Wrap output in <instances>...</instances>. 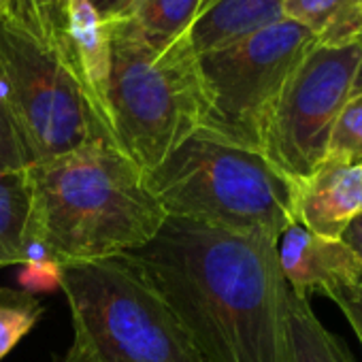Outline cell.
Here are the masks:
<instances>
[{
    "label": "cell",
    "mask_w": 362,
    "mask_h": 362,
    "mask_svg": "<svg viewBox=\"0 0 362 362\" xmlns=\"http://www.w3.org/2000/svg\"><path fill=\"white\" fill-rule=\"evenodd\" d=\"M28 239L64 264L122 256L149 243L166 214L145 170L117 145L92 141L30 164Z\"/></svg>",
    "instance_id": "cell-2"
},
{
    "label": "cell",
    "mask_w": 362,
    "mask_h": 362,
    "mask_svg": "<svg viewBox=\"0 0 362 362\" xmlns=\"http://www.w3.org/2000/svg\"><path fill=\"white\" fill-rule=\"evenodd\" d=\"M30 226L28 173L0 175V267L22 264Z\"/></svg>",
    "instance_id": "cell-14"
},
{
    "label": "cell",
    "mask_w": 362,
    "mask_h": 362,
    "mask_svg": "<svg viewBox=\"0 0 362 362\" xmlns=\"http://www.w3.org/2000/svg\"><path fill=\"white\" fill-rule=\"evenodd\" d=\"M43 307L26 290L0 288V360H3L37 324Z\"/></svg>",
    "instance_id": "cell-17"
},
{
    "label": "cell",
    "mask_w": 362,
    "mask_h": 362,
    "mask_svg": "<svg viewBox=\"0 0 362 362\" xmlns=\"http://www.w3.org/2000/svg\"><path fill=\"white\" fill-rule=\"evenodd\" d=\"M173 311L203 362H292L290 286L277 237L166 218L122 254Z\"/></svg>",
    "instance_id": "cell-1"
},
{
    "label": "cell",
    "mask_w": 362,
    "mask_h": 362,
    "mask_svg": "<svg viewBox=\"0 0 362 362\" xmlns=\"http://www.w3.org/2000/svg\"><path fill=\"white\" fill-rule=\"evenodd\" d=\"M284 20L307 28L324 45L354 41L360 35L362 0H284Z\"/></svg>",
    "instance_id": "cell-13"
},
{
    "label": "cell",
    "mask_w": 362,
    "mask_h": 362,
    "mask_svg": "<svg viewBox=\"0 0 362 362\" xmlns=\"http://www.w3.org/2000/svg\"><path fill=\"white\" fill-rule=\"evenodd\" d=\"M324 162L362 164V94L349 96L339 113Z\"/></svg>",
    "instance_id": "cell-19"
},
{
    "label": "cell",
    "mask_w": 362,
    "mask_h": 362,
    "mask_svg": "<svg viewBox=\"0 0 362 362\" xmlns=\"http://www.w3.org/2000/svg\"><path fill=\"white\" fill-rule=\"evenodd\" d=\"M166 218L273 235L294 224V184L262 151L199 130L145 173Z\"/></svg>",
    "instance_id": "cell-4"
},
{
    "label": "cell",
    "mask_w": 362,
    "mask_h": 362,
    "mask_svg": "<svg viewBox=\"0 0 362 362\" xmlns=\"http://www.w3.org/2000/svg\"><path fill=\"white\" fill-rule=\"evenodd\" d=\"M288 330L292 362H354L339 337L322 326L305 296L290 290Z\"/></svg>",
    "instance_id": "cell-15"
},
{
    "label": "cell",
    "mask_w": 362,
    "mask_h": 362,
    "mask_svg": "<svg viewBox=\"0 0 362 362\" xmlns=\"http://www.w3.org/2000/svg\"><path fill=\"white\" fill-rule=\"evenodd\" d=\"M90 5L103 22H115L130 16L134 0H90Z\"/></svg>",
    "instance_id": "cell-23"
},
{
    "label": "cell",
    "mask_w": 362,
    "mask_h": 362,
    "mask_svg": "<svg viewBox=\"0 0 362 362\" xmlns=\"http://www.w3.org/2000/svg\"><path fill=\"white\" fill-rule=\"evenodd\" d=\"M5 3L62 58L69 0H5Z\"/></svg>",
    "instance_id": "cell-18"
},
{
    "label": "cell",
    "mask_w": 362,
    "mask_h": 362,
    "mask_svg": "<svg viewBox=\"0 0 362 362\" xmlns=\"http://www.w3.org/2000/svg\"><path fill=\"white\" fill-rule=\"evenodd\" d=\"M30 164L33 158L16 119L9 92L0 79V175L26 170Z\"/></svg>",
    "instance_id": "cell-20"
},
{
    "label": "cell",
    "mask_w": 362,
    "mask_h": 362,
    "mask_svg": "<svg viewBox=\"0 0 362 362\" xmlns=\"http://www.w3.org/2000/svg\"><path fill=\"white\" fill-rule=\"evenodd\" d=\"M73 343L58 362H203L173 311L126 256L64 264Z\"/></svg>",
    "instance_id": "cell-5"
},
{
    "label": "cell",
    "mask_w": 362,
    "mask_h": 362,
    "mask_svg": "<svg viewBox=\"0 0 362 362\" xmlns=\"http://www.w3.org/2000/svg\"><path fill=\"white\" fill-rule=\"evenodd\" d=\"M339 241H343V243L358 256V260L362 262V214L356 216V218L347 224V228L343 230V235H341Z\"/></svg>",
    "instance_id": "cell-24"
},
{
    "label": "cell",
    "mask_w": 362,
    "mask_h": 362,
    "mask_svg": "<svg viewBox=\"0 0 362 362\" xmlns=\"http://www.w3.org/2000/svg\"><path fill=\"white\" fill-rule=\"evenodd\" d=\"M360 41H362V35H360ZM358 94H362V58H360L356 79H354V86H351V96H358Z\"/></svg>",
    "instance_id": "cell-25"
},
{
    "label": "cell",
    "mask_w": 362,
    "mask_h": 362,
    "mask_svg": "<svg viewBox=\"0 0 362 362\" xmlns=\"http://www.w3.org/2000/svg\"><path fill=\"white\" fill-rule=\"evenodd\" d=\"M345 315V320L349 322V326L354 328L360 345H362V284L354 286V288H345L339 290L334 294L328 296Z\"/></svg>",
    "instance_id": "cell-22"
},
{
    "label": "cell",
    "mask_w": 362,
    "mask_h": 362,
    "mask_svg": "<svg viewBox=\"0 0 362 362\" xmlns=\"http://www.w3.org/2000/svg\"><path fill=\"white\" fill-rule=\"evenodd\" d=\"M62 62L77 81L94 119L113 143L109 113L111 37L109 24L98 18L90 0H69Z\"/></svg>",
    "instance_id": "cell-10"
},
{
    "label": "cell",
    "mask_w": 362,
    "mask_h": 362,
    "mask_svg": "<svg viewBox=\"0 0 362 362\" xmlns=\"http://www.w3.org/2000/svg\"><path fill=\"white\" fill-rule=\"evenodd\" d=\"M109 24V113L113 143L145 173L197 134L207 115L190 33L147 37L130 18Z\"/></svg>",
    "instance_id": "cell-3"
},
{
    "label": "cell",
    "mask_w": 362,
    "mask_h": 362,
    "mask_svg": "<svg viewBox=\"0 0 362 362\" xmlns=\"http://www.w3.org/2000/svg\"><path fill=\"white\" fill-rule=\"evenodd\" d=\"M277 256L290 290L305 298L362 284V262L343 241L317 237L296 222L277 239Z\"/></svg>",
    "instance_id": "cell-9"
},
{
    "label": "cell",
    "mask_w": 362,
    "mask_h": 362,
    "mask_svg": "<svg viewBox=\"0 0 362 362\" xmlns=\"http://www.w3.org/2000/svg\"><path fill=\"white\" fill-rule=\"evenodd\" d=\"M294 222L305 230L341 239L362 214V164L322 162L309 177L294 181Z\"/></svg>",
    "instance_id": "cell-11"
},
{
    "label": "cell",
    "mask_w": 362,
    "mask_h": 362,
    "mask_svg": "<svg viewBox=\"0 0 362 362\" xmlns=\"http://www.w3.org/2000/svg\"><path fill=\"white\" fill-rule=\"evenodd\" d=\"M60 264L54 260L43 262H26L22 264V286L26 292H41V290H54V286H60Z\"/></svg>",
    "instance_id": "cell-21"
},
{
    "label": "cell",
    "mask_w": 362,
    "mask_h": 362,
    "mask_svg": "<svg viewBox=\"0 0 362 362\" xmlns=\"http://www.w3.org/2000/svg\"><path fill=\"white\" fill-rule=\"evenodd\" d=\"M284 20V0H203L190 41L197 54L230 45Z\"/></svg>",
    "instance_id": "cell-12"
},
{
    "label": "cell",
    "mask_w": 362,
    "mask_h": 362,
    "mask_svg": "<svg viewBox=\"0 0 362 362\" xmlns=\"http://www.w3.org/2000/svg\"><path fill=\"white\" fill-rule=\"evenodd\" d=\"M0 79L33 164L92 141H109L58 52L5 0H0Z\"/></svg>",
    "instance_id": "cell-6"
},
{
    "label": "cell",
    "mask_w": 362,
    "mask_h": 362,
    "mask_svg": "<svg viewBox=\"0 0 362 362\" xmlns=\"http://www.w3.org/2000/svg\"><path fill=\"white\" fill-rule=\"evenodd\" d=\"M360 35H362V24H360ZM360 35H358V39H360Z\"/></svg>",
    "instance_id": "cell-26"
},
{
    "label": "cell",
    "mask_w": 362,
    "mask_h": 362,
    "mask_svg": "<svg viewBox=\"0 0 362 362\" xmlns=\"http://www.w3.org/2000/svg\"><path fill=\"white\" fill-rule=\"evenodd\" d=\"M360 58V39L337 45L315 41L277 96L260 151L292 184L324 162L337 117L351 96Z\"/></svg>",
    "instance_id": "cell-8"
},
{
    "label": "cell",
    "mask_w": 362,
    "mask_h": 362,
    "mask_svg": "<svg viewBox=\"0 0 362 362\" xmlns=\"http://www.w3.org/2000/svg\"><path fill=\"white\" fill-rule=\"evenodd\" d=\"M203 0H134L130 20L156 41H175L190 33Z\"/></svg>",
    "instance_id": "cell-16"
},
{
    "label": "cell",
    "mask_w": 362,
    "mask_h": 362,
    "mask_svg": "<svg viewBox=\"0 0 362 362\" xmlns=\"http://www.w3.org/2000/svg\"><path fill=\"white\" fill-rule=\"evenodd\" d=\"M317 39L281 20L230 45L197 54L207 103L203 132L258 149L288 77Z\"/></svg>",
    "instance_id": "cell-7"
}]
</instances>
